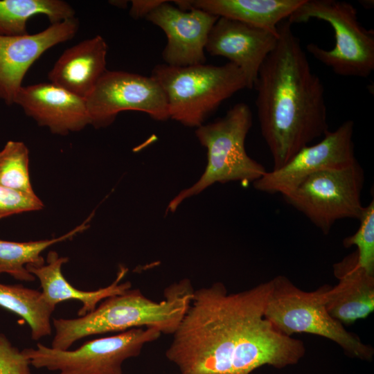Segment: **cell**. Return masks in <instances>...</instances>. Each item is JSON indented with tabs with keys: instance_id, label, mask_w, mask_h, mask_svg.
I'll use <instances>...</instances> for the list:
<instances>
[{
	"instance_id": "1",
	"label": "cell",
	"mask_w": 374,
	"mask_h": 374,
	"mask_svg": "<svg viewBox=\"0 0 374 374\" xmlns=\"http://www.w3.org/2000/svg\"><path fill=\"white\" fill-rule=\"evenodd\" d=\"M271 280L228 293L222 283L193 291L167 358L181 374H250L278 331L264 317Z\"/></svg>"
},
{
	"instance_id": "2",
	"label": "cell",
	"mask_w": 374,
	"mask_h": 374,
	"mask_svg": "<svg viewBox=\"0 0 374 374\" xmlns=\"http://www.w3.org/2000/svg\"><path fill=\"white\" fill-rule=\"evenodd\" d=\"M291 24H278L275 48L262 64L253 88L261 134L274 168L328 131L324 87Z\"/></svg>"
},
{
	"instance_id": "3",
	"label": "cell",
	"mask_w": 374,
	"mask_h": 374,
	"mask_svg": "<svg viewBox=\"0 0 374 374\" xmlns=\"http://www.w3.org/2000/svg\"><path fill=\"white\" fill-rule=\"evenodd\" d=\"M193 290L188 280L168 288L160 302L145 296L139 290L104 300L93 311L75 319H53L55 335L51 348L69 350L84 337L135 328H154L172 334L177 329L191 301Z\"/></svg>"
},
{
	"instance_id": "4",
	"label": "cell",
	"mask_w": 374,
	"mask_h": 374,
	"mask_svg": "<svg viewBox=\"0 0 374 374\" xmlns=\"http://www.w3.org/2000/svg\"><path fill=\"white\" fill-rule=\"evenodd\" d=\"M251 125L250 107L239 103L223 117L197 128L196 136L207 150L206 167L194 184L180 191L169 202L167 211H175L185 199L215 183H253L267 172L245 150V139Z\"/></svg>"
},
{
	"instance_id": "5",
	"label": "cell",
	"mask_w": 374,
	"mask_h": 374,
	"mask_svg": "<svg viewBox=\"0 0 374 374\" xmlns=\"http://www.w3.org/2000/svg\"><path fill=\"white\" fill-rule=\"evenodd\" d=\"M163 89L169 117L183 125L199 127L226 99L247 88L235 64L156 65L151 75Z\"/></svg>"
},
{
	"instance_id": "6",
	"label": "cell",
	"mask_w": 374,
	"mask_h": 374,
	"mask_svg": "<svg viewBox=\"0 0 374 374\" xmlns=\"http://www.w3.org/2000/svg\"><path fill=\"white\" fill-rule=\"evenodd\" d=\"M271 282L264 317L276 330L287 336L295 333L321 336L336 343L351 357L372 361L373 347L346 330L328 312L326 295L329 285L305 292L284 276H276Z\"/></svg>"
},
{
	"instance_id": "7",
	"label": "cell",
	"mask_w": 374,
	"mask_h": 374,
	"mask_svg": "<svg viewBox=\"0 0 374 374\" xmlns=\"http://www.w3.org/2000/svg\"><path fill=\"white\" fill-rule=\"evenodd\" d=\"M312 19L327 22L335 33V44L330 50L310 43L308 51L335 74L366 78L374 70V31L358 20L357 9L346 1L304 0L287 19L291 24Z\"/></svg>"
},
{
	"instance_id": "8",
	"label": "cell",
	"mask_w": 374,
	"mask_h": 374,
	"mask_svg": "<svg viewBox=\"0 0 374 374\" xmlns=\"http://www.w3.org/2000/svg\"><path fill=\"white\" fill-rule=\"evenodd\" d=\"M364 170L356 161L345 168L317 172L282 196L326 235L339 220L359 219L364 208Z\"/></svg>"
},
{
	"instance_id": "9",
	"label": "cell",
	"mask_w": 374,
	"mask_h": 374,
	"mask_svg": "<svg viewBox=\"0 0 374 374\" xmlns=\"http://www.w3.org/2000/svg\"><path fill=\"white\" fill-rule=\"evenodd\" d=\"M161 335L154 328H135L88 341L74 350L37 344L36 348H24L22 352L30 365L59 371L58 374H123V362L138 356L146 344Z\"/></svg>"
},
{
	"instance_id": "10",
	"label": "cell",
	"mask_w": 374,
	"mask_h": 374,
	"mask_svg": "<svg viewBox=\"0 0 374 374\" xmlns=\"http://www.w3.org/2000/svg\"><path fill=\"white\" fill-rule=\"evenodd\" d=\"M90 125H110L124 111H139L152 119L170 118L164 92L151 76L107 70L85 98Z\"/></svg>"
},
{
	"instance_id": "11",
	"label": "cell",
	"mask_w": 374,
	"mask_h": 374,
	"mask_svg": "<svg viewBox=\"0 0 374 374\" xmlns=\"http://www.w3.org/2000/svg\"><path fill=\"white\" fill-rule=\"evenodd\" d=\"M354 123L347 120L327 131L321 141L297 152L283 166L267 171L253 182L258 191L283 195L319 171L347 167L357 161L353 141Z\"/></svg>"
},
{
	"instance_id": "12",
	"label": "cell",
	"mask_w": 374,
	"mask_h": 374,
	"mask_svg": "<svg viewBox=\"0 0 374 374\" xmlns=\"http://www.w3.org/2000/svg\"><path fill=\"white\" fill-rule=\"evenodd\" d=\"M169 2H163L145 18L166 35L162 51L165 64L172 66L205 64L206 42L218 17L195 8L182 10Z\"/></svg>"
},
{
	"instance_id": "13",
	"label": "cell",
	"mask_w": 374,
	"mask_h": 374,
	"mask_svg": "<svg viewBox=\"0 0 374 374\" xmlns=\"http://www.w3.org/2000/svg\"><path fill=\"white\" fill-rule=\"evenodd\" d=\"M79 28L73 17L53 24L35 34L0 36V99L14 104L29 68L47 50L71 39Z\"/></svg>"
},
{
	"instance_id": "14",
	"label": "cell",
	"mask_w": 374,
	"mask_h": 374,
	"mask_svg": "<svg viewBox=\"0 0 374 374\" xmlns=\"http://www.w3.org/2000/svg\"><path fill=\"white\" fill-rule=\"evenodd\" d=\"M278 35L268 30L225 17L212 27L205 51L224 57L243 73L247 89L253 88L259 70L275 48Z\"/></svg>"
},
{
	"instance_id": "15",
	"label": "cell",
	"mask_w": 374,
	"mask_h": 374,
	"mask_svg": "<svg viewBox=\"0 0 374 374\" xmlns=\"http://www.w3.org/2000/svg\"><path fill=\"white\" fill-rule=\"evenodd\" d=\"M14 104L54 134L66 135L90 125L85 99L51 82L22 86Z\"/></svg>"
},
{
	"instance_id": "16",
	"label": "cell",
	"mask_w": 374,
	"mask_h": 374,
	"mask_svg": "<svg viewBox=\"0 0 374 374\" xmlns=\"http://www.w3.org/2000/svg\"><path fill=\"white\" fill-rule=\"evenodd\" d=\"M333 269L339 283L326 292L330 314L343 325L367 317L374 310V274L357 264L356 252L335 264Z\"/></svg>"
},
{
	"instance_id": "17",
	"label": "cell",
	"mask_w": 374,
	"mask_h": 374,
	"mask_svg": "<svg viewBox=\"0 0 374 374\" xmlns=\"http://www.w3.org/2000/svg\"><path fill=\"white\" fill-rule=\"evenodd\" d=\"M107 44L100 35L66 49L48 73L50 82L86 98L107 70Z\"/></svg>"
},
{
	"instance_id": "18",
	"label": "cell",
	"mask_w": 374,
	"mask_h": 374,
	"mask_svg": "<svg viewBox=\"0 0 374 374\" xmlns=\"http://www.w3.org/2000/svg\"><path fill=\"white\" fill-rule=\"evenodd\" d=\"M68 261V258L61 257L56 251H50L46 263L26 267L30 274L39 279L44 299L53 307L68 300L79 301L82 303V307L78 315L82 317L93 311L101 301L131 289L130 282L121 283L127 271L125 267L121 266L116 278L109 285L93 291L78 290L71 285L62 273V266Z\"/></svg>"
},
{
	"instance_id": "19",
	"label": "cell",
	"mask_w": 374,
	"mask_h": 374,
	"mask_svg": "<svg viewBox=\"0 0 374 374\" xmlns=\"http://www.w3.org/2000/svg\"><path fill=\"white\" fill-rule=\"evenodd\" d=\"M304 0H193V8L236 20L278 35V26Z\"/></svg>"
},
{
	"instance_id": "20",
	"label": "cell",
	"mask_w": 374,
	"mask_h": 374,
	"mask_svg": "<svg viewBox=\"0 0 374 374\" xmlns=\"http://www.w3.org/2000/svg\"><path fill=\"white\" fill-rule=\"evenodd\" d=\"M0 307L21 317L29 326L33 340L51 334V315L55 307L44 299L42 292L0 283Z\"/></svg>"
},
{
	"instance_id": "21",
	"label": "cell",
	"mask_w": 374,
	"mask_h": 374,
	"mask_svg": "<svg viewBox=\"0 0 374 374\" xmlns=\"http://www.w3.org/2000/svg\"><path fill=\"white\" fill-rule=\"evenodd\" d=\"M37 15L53 24L75 17V10L62 0H0V36L28 34L27 21Z\"/></svg>"
},
{
	"instance_id": "22",
	"label": "cell",
	"mask_w": 374,
	"mask_h": 374,
	"mask_svg": "<svg viewBox=\"0 0 374 374\" xmlns=\"http://www.w3.org/2000/svg\"><path fill=\"white\" fill-rule=\"evenodd\" d=\"M90 215L82 224L58 238L28 242L0 239V274L6 273L21 281L31 282L35 277L26 268L28 265L45 262L41 253L48 247L70 239L89 227Z\"/></svg>"
},
{
	"instance_id": "23",
	"label": "cell",
	"mask_w": 374,
	"mask_h": 374,
	"mask_svg": "<svg viewBox=\"0 0 374 374\" xmlns=\"http://www.w3.org/2000/svg\"><path fill=\"white\" fill-rule=\"evenodd\" d=\"M0 185L35 193L29 174V151L23 142L8 141L0 150Z\"/></svg>"
},
{
	"instance_id": "24",
	"label": "cell",
	"mask_w": 374,
	"mask_h": 374,
	"mask_svg": "<svg viewBox=\"0 0 374 374\" xmlns=\"http://www.w3.org/2000/svg\"><path fill=\"white\" fill-rule=\"evenodd\" d=\"M357 231L343 240L346 248L355 246L357 264L367 272L374 274V201L364 206L358 219Z\"/></svg>"
},
{
	"instance_id": "25",
	"label": "cell",
	"mask_w": 374,
	"mask_h": 374,
	"mask_svg": "<svg viewBox=\"0 0 374 374\" xmlns=\"http://www.w3.org/2000/svg\"><path fill=\"white\" fill-rule=\"evenodd\" d=\"M43 207V202L35 193H26L0 185V220Z\"/></svg>"
},
{
	"instance_id": "26",
	"label": "cell",
	"mask_w": 374,
	"mask_h": 374,
	"mask_svg": "<svg viewBox=\"0 0 374 374\" xmlns=\"http://www.w3.org/2000/svg\"><path fill=\"white\" fill-rule=\"evenodd\" d=\"M30 365L22 350L0 332V374H32Z\"/></svg>"
},
{
	"instance_id": "27",
	"label": "cell",
	"mask_w": 374,
	"mask_h": 374,
	"mask_svg": "<svg viewBox=\"0 0 374 374\" xmlns=\"http://www.w3.org/2000/svg\"><path fill=\"white\" fill-rule=\"evenodd\" d=\"M166 1L164 0H132L130 14L134 19L146 17Z\"/></svg>"
},
{
	"instance_id": "28",
	"label": "cell",
	"mask_w": 374,
	"mask_h": 374,
	"mask_svg": "<svg viewBox=\"0 0 374 374\" xmlns=\"http://www.w3.org/2000/svg\"><path fill=\"white\" fill-rule=\"evenodd\" d=\"M110 2H113V3H113L114 5L115 6H117L118 7H126L127 6V1H110Z\"/></svg>"
}]
</instances>
